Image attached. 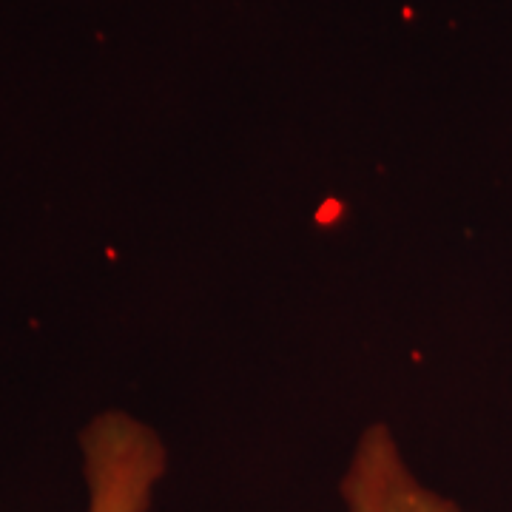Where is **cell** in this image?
Segmentation results:
<instances>
[{
    "label": "cell",
    "instance_id": "1",
    "mask_svg": "<svg viewBox=\"0 0 512 512\" xmlns=\"http://www.w3.org/2000/svg\"><path fill=\"white\" fill-rule=\"evenodd\" d=\"M86 512H151L168 473L163 436L126 410L94 416L80 433Z\"/></svg>",
    "mask_w": 512,
    "mask_h": 512
},
{
    "label": "cell",
    "instance_id": "2",
    "mask_svg": "<svg viewBox=\"0 0 512 512\" xmlns=\"http://www.w3.org/2000/svg\"><path fill=\"white\" fill-rule=\"evenodd\" d=\"M339 498L345 512H461L456 501L416 476L396 433L382 421L367 424L353 444Z\"/></svg>",
    "mask_w": 512,
    "mask_h": 512
}]
</instances>
